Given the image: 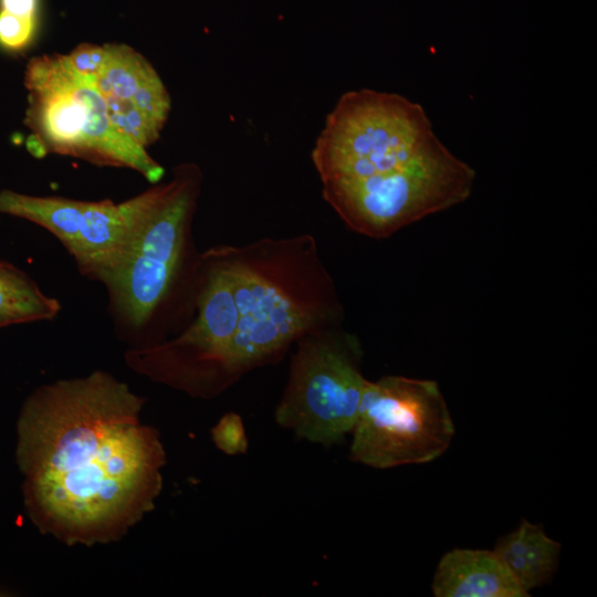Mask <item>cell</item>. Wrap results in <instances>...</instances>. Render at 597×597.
<instances>
[{"label": "cell", "mask_w": 597, "mask_h": 597, "mask_svg": "<svg viewBox=\"0 0 597 597\" xmlns=\"http://www.w3.org/2000/svg\"><path fill=\"white\" fill-rule=\"evenodd\" d=\"M39 0H0V10L24 18H35Z\"/></svg>", "instance_id": "cell-19"}, {"label": "cell", "mask_w": 597, "mask_h": 597, "mask_svg": "<svg viewBox=\"0 0 597 597\" xmlns=\"http://www.w3.org/2000/svg\"><path fill=\"white\" fill-rule=\"evenodd\" d=\"M211 438L216 447L229 455L245 453L248 438L241 417L235 412H228L220 418L211 429Z\"/></svg>", "instance_id": "cell-16"}, {"label": "cell", "mask_w": 597, "mask_h": 597, "mask_svg": "<svg viewBox=\"0 0 597 597\" xmlns=\"http://www.w3.org/2000/svg\"><path fill=\"white\" fill-rule=\"evenodd\" d=\"M350 433L353 461L391 469L442 455L454 425L436 381L385 376L368 380Z\"/></svg>", "instance_id": "cell-7"}, {"label": "cell", "mask_w": 597, "mask_h": 597, "mask_svg": "<svg viewBox=\"0 0 597 597\" xmlns=\"http://www.w3.org/2000/svg\"><path fill=\"white\" fill-rule=\"evenodd\" d=\"M36 19L19 17L0 10V45L7 50H21L29 44Z\"/></svg>", "instance_id": "cell-17"}, {"label": "cell", "mask_w": 597, "mask_h": 597, "mask_svg": "<svg viewBox=\"0 0 597 597\" xmlns=\"http://www.w3.org/2000/svg\"><path fill=\"white\" fill-rule=\"evenodd\" d=\"M106 62L92 83L103 96L130 100L140 83L156 71L128 46L106 45Z\"/></svg>", "instance_id": "cell-14"}, {"label": "cell", "mask_w": 597, "mask_h": 597, "mask_svg": "<svg viewBox=\"0 0 597 597\" xmlns=\"http://www.w3.org/2000/svg\"><path fill=\"white\" fill-rule=\"evenodd\" d=\"M111 124L145 148L159 136L161 127L145 115L132 100L103 96Z\"/></svg>", "instance_id": "cell-15"}, {"label": "cell", "mask_w": 597, "mask_h": 597, "mask_svg": "<svg viewBox=\"0 0 597 597\" xmlns=\"http://www.w3.org/2000/svg\"><path fill=\"white\" fill-rule=\"evenodd\" d=\"M195 290L193 322L171 339L128 348L125 362L155 383L209 399L237 381L229 352L239 315L230 276L208 251L199 256Z\"/></svg>", "instance_id": "cell-5"}, {"label": "cell", "mask_w": 597, "mask_h": 597, "mask_svg": "<svg viewBox=\"0 0 597 597\" xmlns=\"http://www.w3.org/2000/svg\"><path fill=\"white\" fill-rule=\"evenodd\" d=\"M62 306L13 264L0 261V327L51 321Z\"/></svg>", "instance_id": "cell-13"}, {"label": "cell", "mask_w": 597, "mask_h": 597, "mask_svg": "<svg viewBox=\"0 0 597 597\" xmlns=\"http://www.w3.org/2000/svg\"><path fill=\"white\" fill-rule=\"evenodd\" d=\"M474 179L471 166L444 146L394 175L322 182V192L349 229L380 239L461 203Z\"/></svg>", "instance_id": "cell-8"}, {"label": "cell", "mask_w": 597, "mask_h": 597, "mask_svg": "<svg viewBox=\"0 0 597 597\" xmlns=\"http://www.w3.org/2000/svg\"><path fill=\"white\" fill-rule=\"evenodd\" d=\"M276 422L313 443L333 446L350 433L368 380L358 342L335 327L296 342Z\"/></svg>", "instance_id": "cell-6"}, {"label": "cell", "mask_w": 597, "mask_h": 597, "mask_svg": "<svg viewBox=\"0 0 597 597\" xmlns=\"http://www.w3.org/2000/svg\"><path fill=\"white\" fill-rule=\"evenodd\" d=\"M85 201L62 197H35L10 190L0 192V211L29 220L50 231L73 255L83 222Z\"/></svg>", "instance_id": "cell-12"}, {"label": "cell", "mask_w": 597, "mask_h": 597, "mask_svg": "<svg viewBox=\"0 0 597 597\" xmlns=\"http://www.w3.org/2000/svg\"><path fill=\"white\" fill-rule=\"evenodd\" d=\"M436 597H527L493 551L454 548L434 572Z\"/></svg>", "instance_id": "cell-10"}, {"label": "cell", "mask_w": 597, "mask_h": 597, "mask_svg": "<svg viewBox=\"0 0 597 597\" xmlns=\"http://www.w3.org/2000/svg\"><path fill=\"white\" fill-rule=\"evenodd\" d=\"M145 398L112 374L36 388L18 420L15 459L32 523L60 542L119 541L154 510L166 452L142 423Z\"/></svg>", "instance_id": "cell-1"}, {"label": "cell", "mask_w": 597, "mask_h": 597, "mask_svg": "<svg viewBox=\"0 0 597 597\" xmlns=\"http://www.w3.org/2000/svg\"><path fill=\"white\" fill-rule=\"evenodd\" d=\"M527 594L554 575L561 544L548 537L540 524L522 520L513 532L502 536L492 549Z\"/></svg>", "instance_id": "cell-11"}, {"label": "cell", "mask_w": 597, "mask_h": 597, "mask_svg": "<svg viewBox=\"0 0 597 597\" xmlns=\"http://www.w3.org/2000/svg\"><path fill=\"white\" fill-rule=\"evenodd\" d=\"M90 76L77 73L66 56L33 60L27 73L32 94L30 121L54 150L83 155L93 161L125 166L147 174L155 160L145 148L118 132L106 103Z\"/></svg>", "instance_id": "cell-9"}, {"label": "cell", "mask_w": 597, "mask_h": 597, "mask_svg": "<svg viewBox=\"0 0 597 597\" xmlns=\"http://www.w3.org/2000/svg\"><path fill=\"white\" fill-rule=\"evenodd\" d=\"M442 147L420 104L360 88L338 98L311 158L322 182L358 180L394 175Z\"/></svg>", "instance_id": "cell-4"}, {"label": "cell", "mask_w": 597, "mask_h": 597, "mask_svg": "<svg viewBox=\"0 0 597 597\" xmlns=\"http://www.w3.org/2000/svg\"><path fill=\"white\" fill-rule=\"evenodd\" d=\"M27 148L30 154L36 158H42L48 154V147L38 134H33L28 137Z\"/></svg>", "instance_id": "cell-20"}, {"label": "cell", "mask_w": 597, "mask_h": 597, "mask_svg": "<svg viewBox=\"0 0 597 597\" xmlns=\"http://www.w3.org/2000/svg\"><path fill=\"white\" fill-rule=\"evenodd\" d=\"M107 57L106 46L83 43L75 48L67 56L71 66L84 76L94 77L103 69Z\"/></svg>", "instance_id": "cell-18"}, {"label": "cell", "mask_w": 597, "mask_h": 597, "mask_svg": "<svg viewBox=\"0 0 597 597\" xmlns=\"http://www.w3.org/2000/svg\"><path fill=\"white\" fill-rule=\"evenodd\" d=\"M200 186V169L181 165L170 181L121 203L127 241L100 282L129 348L158 343L156 324L184 269Z\"/></svg>", "instance_id": "cell-3"}, {"label": "cell", "mask_w": 597, "mask_h": 597, "mask_svg": "<svg viewBox=\"0 0 597 597\" xmlns=\"http://www.w3.org/2000/svg\"><path fill=\"white\" fill-rule=\"evenodd\" d=\"M230 276L238 325L229 367L238 380L274 363L306 334L335 327L342 305L311 234L207 250Z\"/></svg>", "instance_id": "cell-2"}]
</instances>
